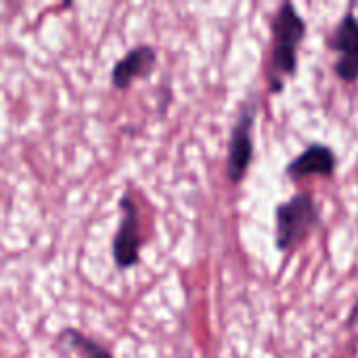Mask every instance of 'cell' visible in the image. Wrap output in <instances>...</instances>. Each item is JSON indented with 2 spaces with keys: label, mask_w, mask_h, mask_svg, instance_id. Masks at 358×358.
Returning a JSON list of instances; mask_svg holds the SVG:
<instances>
[{
  "label": "cell",
  "mask_w": 358,
  "mask_h": 358,
  "mask_svg": "<svg viewBox=\"0 0 358 358\" xmlns=\"http://www.w3.org/2000/svg\"><path fill=\"white\" fill-rule=\"evenodd\" d=\"M120 210H122V222H120V229L113 239V260L120 268H128V266H134L141 258L143 237H141V229H138L136 206L130 199V195L122 197Z\"/></svg>",
  "instance_id": "cell-4"
},
{
  "label": "cell",
  "mask_w": 358,
  "mask_h": 358,
  "mask_svg": "<svg viewBox=\"0 0 358 358\" xmlns=\"http://www.w3.org/2000/svg\"><path fill=\"white\" fill-rule=\"evenodd\" d=\"M336 170V155L327 145H310L304 149L289 166L287 176L304 178V176H331Z\"/></svg>",
  "instance_id": "cell-7"
},
{
  "label": "cell",
  "mask_w": 358,
  "mask_h": 358,
  "mask_svg": "<svg viewBox=\"0 0 358 358\" xmlns=\"http://www.w3.org/2000/svg\"><path fill=\"white\" fill-rule=\"evenodd\" d=\"M254 105H245L239 113V120L233 128L231 143H229V159H227V176L233 185L241 182L248 174V168L254 157Z\"/></svg>",
  "instance_id": "cell-3"
},
{
  "label": "cell",
  "mask_w": 358,
  "mask_h": 358,
  "mask_svg": "<svg viewBox=\"0 0 358 358\" xmlns=\"http://www.w3.org/2000/svg\"><path fill=\"white\" fill-rule=\"evenodd\" d=\"M306 36V23L292 2H283L273 19V71L277 80L273 90H281V78L294 76L298 69V48Z\"/></svg>",
  "instance_id": "cell-1"
},
{
  "label": "cell",
  "mask_w": 358,
  "mask_h": 358,
  "mask_svg": "<svg viewBox=\"0 0 358 358\" xmlns=\"http://www.w3.org/2000/svg\"><path fill=\"white\" fill-rule=\"evenodd\" d=\"M277 218V245L287 252L302 245L308 235L319 227L321 212L313 195L300 193L289 201L281 203L275 212Z\"/></svg>",
  "instance_id": "cell-2"
},
{
  "label": "cell",
  "mask_w": 358,
  "mask_h": 358,
  "mask_svg": "<svg viewBox=\"0 0 358 358\" xmlns=\"http://www.w3.org/2000/svg\"><path fill=\"white\" fill-rule=\"evenodd\" d=\"M329 46L336 50V73L344 82L358 80V19L352 13H346L340 21L334 40Z\"/></svg>",
  "instance_id": "cell-5"
},
{
  "label": "cell",
  "mask_w": 358,
  "mask_h": 358,
  "mask_svg": "<svg viewBox=\"0 0 358 358\" xmlns=\"http://www.w3.org/2000/svg\"><path fill=\"white\" fill-rule=\"evenodd\" d=\"M157 61V52L151 46H136L132 48L122 61L115 63L113 71H111V82L115 88L126 90L130 88V84L138 78H147Z\"/></svg>",
  "instance_id": "cell-6"
},
{
  "label": "cell",
  "mask_w": 358,
  "mask_h": 358,
  "mask_svg": "<svg viewBox=\"0 0 358 358\" xmlns=\"http://www.w3.org/2000/svg\"><path fill=\"white\" fill-rule=\"evenodd\" d=\"M63 340H67L82 358H113L103 346H99L96 342H92L90 338H86V336H82V334H78L73 329L63 331Z\"/></svg>",
  "instance_id": "cell-8"
}]
</instances>
